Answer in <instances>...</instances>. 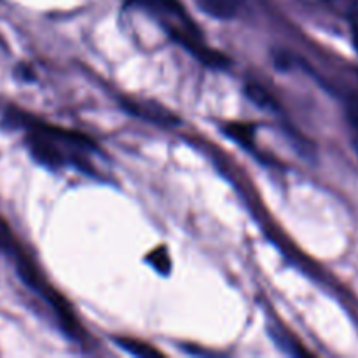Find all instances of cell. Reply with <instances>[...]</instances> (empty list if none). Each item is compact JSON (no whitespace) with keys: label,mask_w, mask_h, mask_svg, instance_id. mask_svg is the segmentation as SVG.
I'll list each match as a JSON object with an SVG mask.
<instances>
[{"label":"cell","mask_w":358,"mask_h":358,"mask_svg":"<svg viewBox=\"0 0 358 358\" xmlns=\"http://www.w3.org/2000/svg\"><path fill=\"white\" fill-rule=\"evenodd\" d=\"M121 105L124 110L131 112L133 115H138V117L149 119L152 122H161V124H177V117L170 114V112L163 110L159 107H152L150 103H140V101L129 100V98H122Z\"/></svg>","instance_id":"cell-1"},{"label":"cell","mask_w":358,"mask_h":358,"mask_svg":"<svg viewBox=\"0 0 358 358\" xmlns=\"http://www.w3.org/2000/svg\"><path fill=\"white\" fill-rule=\"evenodd\" d=\"M201 10L217 20H231L240 13L245 0H198Z\"/></svg>","instance_id":"cell-2"},{"label":"cell","mask_w":358,"mask_h":358,"mask_svg":"<svg viewBox=\"0 0 358 358\" xmlns=\"http://www.w3.org/2000/svg\"><path fill=\"white\" fill-rule=\"evenodd\" d=\"M224 131L227 136L236 140L240 145L247 147V149H254V138H255V126L248 124V122H231V124L224 126Z\"/></svg>","instance_id":"cell-3"},{"label":"cell","mask_w":358,"mask_h":358,"mask_svg":"<svg viewBox=\"0 0 358 358\" xmlns=\"http://www.w3.org/2000/svg\"><path fill=\"white\" fill-rule=\"evenodd\" d=\"M114 341H115V345L119 346V348L126 350V352H128L129 355L145 357V358H150V357H163V353H161L159 350H156V348H154V346L147 345V343L138 341V339H131V338H115Z\"/></svg>","instance_id":"cell-4"},{"label":"cell","mask_w":358,"mask_h":358,"mask_svg":"<svg viewBox=\"0 0 358 358\" xmlns=\"http://www.w3.org/2000/svg\"><path fill=\"white\" fill-rule=\"evenodd\" d=\"M245 94H247V98H250L252 103L257 105L259 108H275L273 107V105H275L273 98L269 96L268 91L262 86H259V84L248 83L247 86H245Z\"/></svg>","instance_id":"cell-5"},{"label":"cell","mask_w":358,"mask_h":358,"mask_svg":"<svg viewBox=\"0 0 358 358\" xmlns=\"http://www.w3.org/2000/svg\"><path fill=\"white\" fill-rule=\"evenodd\" d=\"M147 262H149L157 273H161V275H168L171 269L170 254H168V250L164 247H159L156 248V250L150 252V254L147 255Z\"/></svg>","instance_id":"cell-6"},{"label":"cell","mask_w":358,"mask_h":358,"mask_svg":"<svg viewBox=\"0 0 358 358\" xmlns=\"http://www.w3.org/2000/svg\"><path fill=\"white\" fill-rule=\"evenodd\" d=\"M269 332H271V336L275 338L276 345H278L282 350H285L287 353H292V355H303V353H306L304 350L299 348V345H297V343L292 341V338H289L287 334H283V329L271 327L269 329Z\"/></svg>","instance_id":"cell-7"},{"label":"cell","mask_w":358,"mask_h":358,"mask_svg":"<svg viewBox=\"0 0 358 358\" xmlns=\"http://www.w3.org/2000/svg\"><path fill=\"white\" fill-rule=\"evenodd\" d=\"M350 24H352V34H353V42H355V48L358 51V0L350 6Z\"/></svg>","instance_id":"cell-8"}]
</instances>
